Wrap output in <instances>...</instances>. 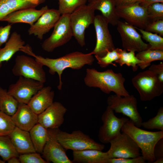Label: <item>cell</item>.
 I'll return each mask as SVG.
<instances>
[{
	"label": "cell",
	"mask_w": 163,
	"mask_h": 163,
	"mask_svg": "<svg viewBox=\"0 0 163 163\" xmlns=\"http://www.w3.org/2000/svg\"><path fill=\"white\" fill-rule=\"evenodd\" d=\"M19 153L8 136H0V156L5 161L13 157H18Z\"/></svg>",
	"instance_id": "f546056e"
},
{
	"label": "cell",
	"mask_w": 163,
	"mask_h": 163,
	"mask_svg": "<svg viewBox=\"0 0 163 163\" xmlns=\"http://www.w3.org/2000/svg\"><path fill=\"white\" fill-rule=\"evenodd\" d=\"M29 132L36 152L42 153L44 147L49 138L47 129L37 123Z\"/></svg>",
	"instance_id": "4316f807"
},
{
	"label": "cell",
	"mask_w": 163,
	"mask_h": 163,
	"mask_svg": "<svg viewBox=\"0 0 163 163\" xmlns=\"http://www.w3.org/2000/svg\"><path fill=\"white\" fill-rule=\"evenodd\" d=\"M135 27L142 34V38L149 43L150 45L149 49L163 50V38L161 36L138 27Z\"/></svg>",
	"instance_id": "1f68e13d"
},
{
	"label": "cell",
	"mask_w": 163,
	"mask_h": 163,
	"mask_svg": "<svg viewBox=\"0 0 163 163\" xmlns=\"http://www.w3.org/2000/svg\"><path fill=\"white\" fill-rule=\"evenodd\" d=\"M88 5L94 10L100 11L109 24L117 25L120 18L117 13L115 0H96Z\"/></svg>",
	"instance_id": "cb8c5ba5"
},
{
	"label": "cell",
	"mask_w": 163,
	"mask_h": 163,
	"mask_svg": "<svg viewBox=\"0 0 163 163\" xmlns=\"http://www.w3.org/2000/svg\"><path fill=\"white\" fill-rule=\"evenodd\" d=\"M48 9V7L46 6L39 10L30 8L18 10L8 14L1 21L11 24L27 23L31 26Z\"/></svg>",
	"instance_id": "ffe728a7"
},
{
	"label": "cell",
	"mask_w": 163,
	"mask_h": 163,
	"mask_svg": "<svg viewBox=\"0 0 163 163\" xmlns=\"http://www.w3.org/2000/svg\"><path fill=\"white\" fill-rule=\"evenodd\" d=\"M149 22L163 20V3L155 2L146 7Z\"/></svg>",
	"instance_id": "8d00e7d4"
},
{
	"label": "cell",
	"mask_w": 163,
	"mask_h": 163,
	"mask_svg": "<svg viewBox=\"0 0 163 163\" xmlns=\"http://www.w3.org/2000/svg\"><path fill=\"white\" fill-rule=\"evenodd\" d=\"M24 45L25 42L21 35L16 31L13 32L5 46L0 49V68L3 62L9 61Z\"/></svg>",
	"instance_id": "d4e9b609"
},
{
	"label": "cell",
	"mask_w": 163,
	"mask_h": 163,
	"mask_svg": "<svg viewBox=\"0 0 163 163\" xmlns=\"http://www.w3.org/2000/svg\"><path fill=\"white\" fill-rule=\"evenodd\" d=\"M73 162L79 163H107L109 158L107 152L88 149L73 151Z\"/></svg>",
	"instance_id": "484cf974"
},
{
	"label": "cell",
	"mask_w": 163,
	"mask_h": 163,
	"mask_svg": "<svg viewBox=\"0 0 163 163\" xmlns=\"http://www.w3.org/2000/svg\"><path fill=\"white\" fill-rule=\"evenodd\" d=\"M163 158H160L158 159L155 160L153 163H163Z\"/></svg>",
	"instance_id": "7dc6e473"
},
{
	"label": "cell",
	"mask_w": 163,
	"mask_h": 163,
	"mask_svg": "<svg viewBox=\"0 0 163 163\" xmlns=\"http://www.w3.org/2000/svg\"><path fill=\"white\" fill-rule=\"evenodd\" d=\"M85 84L89 87L99 88L102 92L125 97L129 95L124 85L125 79L121 73H116L112 69L99 72L94 68H88L84 79Z\"/></svg>",
	"instance_id": "7a4b0ae2"
},
{
	"label": "cell",
	"mask_w": 163,
	"mask_h": 163,
	"mask_svg": "<svg viewBox=\"0 0 163 163\" xmlns=\"http://www.w3.org/2000/svg\"><path fill=\"white\" fill-rule=\"evenodd\" d=\"M44 87V83L34 79L19 76L14 83L9 86L8 93L19 103L27 104L31 98Z\"/></svg>",
	"instance_id": "4fadbf2b"
},
{
	"label": "cell",
	"mask_w": 163,
	"mask_h": 163,
	"mask_svg": "<svg viewBox=\"0 0 163 163\" xmlns=\"http://www.w3.org/2000/svg\"><path fill=\"white\" fill-rule=\"evenodd\" d=\"M135 52L129 51L127 52L125 50H121L119 59L115 62L118 63L120 66L124 64L128 66H131L133 72L136 71L138 69V65L142 62L135 55Z\"/></svg>",
	"instance_id": "4dcf8cb0"
},
{
	"label": "cell",
	"mask_w": 163,
	"mask_h": 163,
	"mask_svg": "<svg viewBox=\"0 0 163 163\" xmlns=\"http://www.w3.org/2000/svg\"><path fill=\"white\" fill-rule=\"evenodd\" d=\"M18 157L21 163H48L37 152L23 154Z\"/></svg>",
	"instance_id": "74e56055"
},
{
	"label": "cell",
	"mask_w": 163,
	"mask_h": 163,
	"mask_svg": "<svg viewBox=\"0 0 163 163\" xmlns=\"http://www.w3.org/2000/svg\"><path fill=\"white\" fill-rule=\"evenodd\" d=\"M54 95L51 87L44 86L32 97L27 104L38 115L52 104Z\"/></svg>",
	"instance_id": "44dd1931"
},
{
	"label": "cell",
	"mask_w": 163,
	"mask_h": 163,
	"mask_svg": "<svg viewBox=\"0 0 163 163\" xmlns=\"http://www.w3.org/2000/svg\"><path fill=\"white\" fill-rule=\"evenodd\" d=\"M59 128L48 129L49 138L43 150V156L48 163H72L67 156L65 149L59 142L57 133Z\"/></svg>",
	"instance_id": "9a60e30c"
},
{
	"label": "cell",
	"mask_w": 163,
	"mask_h": 163,
	"mask_svg": "<svg viewBox=\"0 0 163 163\" xmlns=\"http://www.w3.org/2000/svg\"><path fill=\"white\" fill-rule=\"evenodd\" d=\"M59 10L61 15L70 14L77 8L86 4L88 0H59Z\"/></svg>",
	"instance_id": "d6a6232c"
},
{
	"label": "cell",
	"mask_w": 163,
	"mask_h": 163,
	"mask_svg": "<svg viewBox=\"0 0 163 163\" xmlns=\"http://www.w3.org/2000/svg\"><path fill=\"white\" fill-rule=\"evenodd\" d=\"M117 15L128 24L145 30L150 22L146 8L137 3L123 7H116Z\"/></svg>",
	"instance_id": "2e32d148"
},
{
	"label": "cell",
	"mask_w": 163,
	"mask_h": 163,
	"mask_svg": "<svg viewBox=\"0 0 163 163\" xmlns=\"http://www.w3.org/2000/svg\"><path fill=\"white\" fill-rule=\"evenodd\" d=\"M136 56L142 61L138 66L144 69L151 65V62L156 60H163V50L148 49L138 52Z\"/></svg>",
	"instance_id": "f1b7e54d"
},
{
	"label": "cell",
	"mask_w": 163,
	"mask_h": 163,
	"mask_svg": "<svg viewBox=\"0 0 163 163\" xmlns=\"http://www.w3.org/2000/svg\"><path fill=\"white\" fill-rule=\"evenodd\" d=\"M117 26V30L121 37L122 46L124 50L139 52L150 48V45L143 41L142 36L134 26L126 22L120 21Z\"/></svg>",
	"instance_id": "5bb4252c"
},
{
	"label": "cell",
	"mask_w": 163,
	"mask_h": 163,
	"mask_svg": "<svg viewBox=\"0 0 163 163\" xmlns=\"http://www.w3.org/2000/svg\"><path fill=\"white\" fill-rule=\"evenodd\" d=\"M93 24L96 41L95 47L91 52L95 56L102 57L108 51L115 48L108 29L109 23L102 15L98 14L95 16Z\"/></svg>",
	"instance_id": "8fae6325"
},
{
	"label": "cell",
	"mask_w": 163,
	"mask_h": 163,
	"mask_svg": "<svg viewBox=\"0 0 163 163\" xmlns=\"http://www.w3.org/2000/svg\"><path fill=\"white\" fill-rule=\"evenodd\" d=\"M103 124L99 129L98 137L102 143H110L121 133L123 125L129 119L126 117L118 118L114 111L107 106L101 117Z\"/></svg>",
	"instance_id": "30bf717a"
},
{
	"label": "cell",
	"mask_w": 163,
	"mask_h": 163,
	"mask_svg": "<svg viewBox=\"0 0 163 163\" xmlns=\"http://www.w3.org/2000/svg\"><path fill=\"white\" fill-rule=\"evenodd\" d=\"M122 97L116 94L110 95L107 100L108 106L116 113L128 117L136 126L140 128L142 120L138 111L136 98L130 94Z\"/></svg>",
	"instance_id": "52a82bcc"
},
{
	"label": "cell",
	"mask_w": 163,
	"mask_h": 163,
	"mask_svg": "<svg viewBox=\"0 0 163 163\" xmlns=\"http://www.w3.org/2000/svg\"><path fill=\"white\" fill-rule=\"evenodd\" d=\"M70 14L61 15L55 25L51 35L41 45L44 51L53 52L56 48L68 43L73 37L69 22Z\"/></svg>",
	"instance_id": "ba28073f"
},
{
	"label": "cell",
	"mask_w": 163,
	"mask_h": 163,
	"mask_svg": "<svg viewBox=\"0 0 163 163\" xmlns=\"http://www.w3.org/2000/svg\"><path fill=\"white\" fill-rule=\"evenodd\" d=\"M132 82L142 101H150L163 92V83L149 69L139 73L133 78Z\"/></svg>",
	"instance_id": "277c9868"
},
{
	"label": "cell",
	"mask_w": 163,
	"mask_h": 163,
	"mask_svg": "<svg viewBox=\"0 0 163 163\" xmlns=\"http://www.w3.org/2000/svg\"><path fill=\"white\" fill-rule=\"evenodd\" d=\"M149 70L153 72L157 77L159 80L163 83V62L158 64H152Z\"/></svg>",
	"instance_id": "b9f144b4"
},
{
	"label": "cell",
	"mask_w": 163,
	"mask_h": 163,
	"mask_svg": "<svg viewBox=\"0 0 163 163\" xmlns=\"http://www.w3.org/2000/svg\"><path fill=\"white\" fill-rule=\"evenodd\" d=\"M121 132L126 133L136 143L146 161L153 163L155 160L153 150L157 142L163 138V131H149L136 126L129 120L123 126Z\"/></svg>",
	"instance_id": "3957f363"
},
{
	"label": "cell",
	"mask_w": 163,
	"mask_h": 163,
	"mask_svg": "<svg viewBox=\"0 0 163 163\" xmlns=\"http://www.w3.org/2000/svg\"><path fill=\"white\" fill-rule=\"evenodd\" d=\"M8 163H21L19 158L16 157H13L9 158L7 161Z\"/></svg>",
	"instance_id": "bcb514c9"
},
{
	"label": "cell",
	"mask_w": 163,
	"mask_h": 163,
	"mask_svg": "<svg viewBox=\"0 0 163 163\" xmlns=\"http://www.w3.org/2000/svg\"><path fill=\"white\" fill-rule=\"evenodd\" d=\"M66 108L60 102H53L44 111L38 115V123L46 128H58L63 124Z\"/></svg>",
	"instance_id": "e0dca14e"
},
{
	"label": "cell",
	"mask_w": 163,
	"mask_h": 163,
	"mask_svg": "<svg viewBox=\"0 0 163 163\" xmlns=\"http://www.w3.org/2000/svg\"><path fill=\"white\" fill-rule=\"evenodd\" d=\"M146 160L142 155L134 158H109L107 163H145Z\"/></svg>",
	"instance_id": "ab89813d"
},
{
	"label": "cell",
	"mask_w": 163,
	"mask_h": 163,
	"mask_svg": "<svg viewBox=\"0 0 163 163\" xmlns=\"http://www.w3.org/2000/svg\"><path fill=\"white\" fill-rule=\"evenodd\" d=\"M145 30L153 32L163 36V20H160L149 22L147 25Z\"/></svg>",
	"instance_id": "f35d334b"
},
{
	"label": "cell",
	"mask_w": 163,
	"mask_h": 163,
	"mask_svg": "<svg viewBox=\"0 0 163 163\" xmlns=\"http://www.w3.org/2000/svg\"><path fill=\"white\" fill-rule=\"evenodd\" d=\"M43 66L35 59L25 55H19L16 57L12 71L15 76L32 79L44 83L46 81V76Z\"/></svg>",
	"instance_id": "9c48e42d"
},
{
	"label": "cell",
	"mask_w": 163,
	"mask_h": 163,
	"mask_svg": "<svg viewBox=\"0 0 163 163\" xmlns=\"http://www.w3.org/2000/svg\"><path fill=\"white\" fill-rule=\"evenodd\" d=\"M153 154L155 160L163 158V138L156 143L154 148Z\"/></svg>",
	"instance_id": "7bdbcfd3"
},
{
	"label": "cell",
	"mask_w": 163,
	"mask_h": 163,
	"mask_svg": "<svg viewBox=\"0 0 163 163\" xmlns=\"http://www.w3.org/2000/svg\"><path fill=\"white\" fill-rule=\"evenodd\" d=\"M8 136L19 154L36 152L29 132L16 126Z\"/></svg>",
	"instance_id": "7402d4cb"
},
{
	"label": "cell",
	"mask_w": 163,
	"mask_h": 163,
	"mask_svg": "<svg viewBox=\"0 0 163 163\" xmlns=\"http://www.w3.org/2000/svg\"><path fill=\"white\" fill-rule=\"evenodd\" d=\"M11 117L16 127L28 132L38 121V115L25 104L19 103L16 112Z\"/></svg>",
	"instance_id": "d6986e66"
},
{
	"label": "cell",
	"mask_w": 163,
	"mask_h": 163,
	"mask_svg": "<svg viewBox=\"0 0 163 163\" xmlns=\"http://www.w3.org/2000/svg\"><path fill=\"white\" fill-rule=\"evenodd\" d=\"M23 52L34 57L35 59L43 66L47 67L49 73L52 75L57 73L59 76V83L57 86L58 90L62 89L63 83L62 75L63 71L67 68L79 70L86 65H92L94 58L91 52L84 53L75 51L67 54L62 56L56 59L44 58L41 56L36 55L33 52L30 46H26Z\"/></svg>",
	"instance_id": "6da1fadb"
},
{
	"label": "cell",
	"mask_w": 163,
	"mask_h": 163,
	"mask_svg": "<svg viewBox=\"0 0 163 163\" xmlns=\"http://www.w3.org/2000/svg\"><path fill=\"white\" fill-rule=\"evenodd\" d=\"M96 0H88V2L89 3H90L93 2H94Z\"/></svg>",
	"instance_id": "c3c4849f"
},
{
	"label": "cell",
	"mask_w": 163,
	"mask_h": 163,
	"mask_svg": "<svg viewBox=\"0 0 163 163\" xmlns=\"http://www.w3.org/2000/svg\"><path fill=\"white\" fill-rule=\"evenodd\" d=\"M143 0H115L116 7L128 6L136 3H140Z\"/></svg>",
	"instance_id": "ee69618b"
},
{
	"label": "cell",
	"mask_w": 163,
	"mask_h": 163,
	"mask_svg": "<svg viewBox=\"0 0 163 163\" xmlns=\"http://www.w3.org/2000/svg\"><path fill=\"white\" fill-rule=\"evenodd\" d=\"M15 127L11 116L0 110V136H8Z\"/></svg>",
	"instance_id": "d590c367"
},
{
	"label": "cell",
	"mask_w": 163,
	"mask_h": 163,
	"mask_svg": "<svg viewBox=\"0 0 163 163\" xmlns=\"http://www.w3.org/2000/svg\"><path fill=\"white\" fill-rule=\"evenodd\" d=\"M122 49L115 48L112 50L108 51L106 54L102 57L95 56L97 61V63L101 68H105L110 64L117 66L115 64L113 63L118 59L120 55Z\"/></svg>",
	"instance_id": "836d02e7"
},
{
	"label": "cell",
	"mask_w": 163,
	"mask_h": 163,
	"mask_svg": "<svg viewBox=\"0 0 163 163\" xmlns=\"http://www.w3.org/2000/svg\"><path fill=\"white\" fill-rule=\"evenodd\" d=\"M11 28V24L0 26V49L1 46L8 40Z\"/></svg>",
	"instance_id": "60d3db41"
},
{
	"label": "cell",
	"mask_w": 163,
	"mask_h": 163,
	"mask_svg": "<svg viewBox=\"0 0 163 163\" xmlns=\"http://www.w3.org/2000/svg\"><path fill=\"white\" fill-rule=\"evenodd\" d=\"M95 11L89 5L85 4L78 8L70 14V24L73 37L82 47L85 44L86 29L93 24Z\"/></svg>",
	"instance_id": "8992f818"
},
{
	"label": "cell",
	"mask_w": 163,
	"mask_h": 163,
	"mask_svg": "<svg viewBox=\"0 0 163 163\" xmlns=\"http://www.w3.org/2000/svg\"><path fill=\"white\" fill-rule=\"evenodd\" d=\"M141 126L146 129H157L163 131V107H160L155 117L142 122Z\"/></svg>",
	"instance_id": "e575fe53"
},
{
	"label": "cell",
	"mask_w": 163,
	"mask_h": 163,
	"mask_svg": "<svg viewBox=\"0 0 163 163\" xmlns=\"http://www.w3.org/2000/svg\"><path fill=\"white\" fill-rule=\"evenodd\" d=\"M18 104V101L8 93L6 89L0 86V110L11 116L16 112Z\"/></svg>",
	"instance_id": "83f0119b"
},
{
	"label": "cell",
	"mask_w": 163,
	"mask_h": 163,
	"mask_svg": "<svg viewBox=\"0 0 163 163\" xmlns=\"http://www.w3.org/2000/svg\"><path fill=\"white\" fill-rule=\"evenodd\" d=\"M155 2L163 3V0H143L141 3H140V5L146 7L150 4Z\"/></svg>",
	"instance_id": "f6af8a7d"
},
{
	"label": "cell",
	"mask_w": 163,
	"mask_h": 163,
	"mask_svg": "<svg viewBox=\"0 0 163 163\" xmlns=\"http://www.w3.org/2000/svg\"><path fill=\"white\" fill-rule=\"evenodd\" d=\"M61 15L58 9H48L30 26L28 30V34L30 35L33 34L42 40L44 35L54 27Z\"/></svg>",
	"instance_id": "ac0fdd59"
},
{
	"label": "cell",
	"mask_w": 163,
	"mask_h": 163,
	"mask_svg": "<svg viewBox=\"0 0 163 163\" xmlns=\"http://www.w3.org/2000/svg\"><path fill=\"white\" fill-rule=\"evenodd\" d=\"M57 138L65 150L77 151L94 149L102 151L105 147L104 145L96 142L80 130L69 133L59 129Z\"/></svg>",
	"instance_id": "5b68a950"
},
{
	"label": "cell",
	"mask_w": 163,
	"mask_h": 163,
	"mask_svg": "<svg viewBox=\"0 0 163 163\" xmlns=\"http://www.w3.org/2000/svg\"><path fill=\"white\" fill-rule=\"evenodd\" d=\"M5 161L3 160H1L0 159V163H5Z\"/></svg>",
	"instance_id": "681fc988"
},
{
	"label": "cell",
	"mask_w": 163,
	"mask_h": 163,
	"mask_svg": "<svg viewBox=\"0 0 163 163\" xmlns=\"http://www.w3.org/2000/svg\"><path fill=\"white\" fill-rule=\"evenodd\" d=\"M107 152L109 158H134L141 156L140 149L128 135L122 132L110 143Z\"/></svg>",
	"instance_id": "7c38bea8"
},
{
	"label": "cell",
	"mask_w": 163,
	"mask_h": 163,
	"mask_svg": "<svg viewBox=\"0 0 163 163\" xmlns=\"http://www.w3.org/2000/svg\"><path fill=\"white\" fill-rule=\"evenodd\" d=\"M45 0H0V21L8 14L24 8H35Z\"/></svg>",
	"instance_id": "603a6c76"
}]
</instances>
